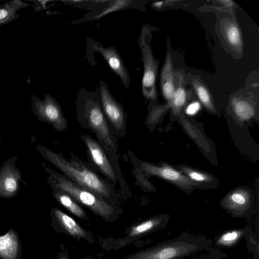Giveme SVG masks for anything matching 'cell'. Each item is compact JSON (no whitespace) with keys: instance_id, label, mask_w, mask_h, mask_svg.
Masks as SVG:
<instances>
[{"instance_id":"34","label":"cell","mask_w":259,"mask_h":259,"mask_svg":"<svg viewBox=\"0 0 259 259\" xmlns=\"http://www.w3.org/2000/svg\"><path fill=\"white\" fill-rule=\"evenodd\" d=\"M0 1H1V0H0Z\"/></svg>"},{"instance_id":"32","label":"cell","mask_w":259,"mask_h":259,"mask_svg":"<svg viewBox=\"0 0 259 259\" xmlns=\"http://www.w3.org/2000/svg\"><path fill=\"white\" fill-rule=\"evenodd\" d=\"M162 2H154L152 4V6L155 8H159L162 4Z\"/></svg>"},{"instance_id":"3","label":"cell","mask_w":259,"mask_h":259,"mask_svg":"<svg viewBox=\"0 0 259 259\" xmlns=\"http://www.w3.org/2000/svg\"><path fill=\"white\" fill-rule=\"evenodd\" d=\"M212 240L183 232L177 237L136 251L121 259H182L210 247Z\"/></svg>"},{"instance_id":"8","label":"cell","mask_w":259,"mask_h":259,"mask_svg":"<svg viewBox=\"0 0 259 259\" xmlns=\"http://www.w3.org/2000/svg\"><path fill=\"white\" fill-rule=\"evenodd\" d=\"M169 219L168 214H162L136 223L126 230L124 237L109 242L107 247L117 250L143 236L165 228Z\"/></svg>"},{"instance_id":"11","label":"cell","mask_w":259,"mask_h":259,"mask_svg":"<svg viewBox=\"0 0 259 259\" xmlns=\"http://www.w3.org/2000/svg\"><path fill=\"white\" fill-rule=\"evenodd\" d=\"M52 226L57 232L79 240L93 243L95 239L92 234L84 229L74 219L57 207L51 210Z\"/></svg>"},{"instance_id":"1","label":"cell","mask_w":259,"mask_h":259,"mask_svg":"<svg viewBox=\"0 0 259 259\" xmlns=\"http://www.w3.org/2000/svg\"><path fill=\"white\" fill-rule=\"evenodd\" d=\"M76 119L83 128L93 133L106 151L119 178V184L125 198L131 196L129 187L123 178L119 163L117 137L102 110L98 92H93L81 87L75 100Z\"/></svg>"},{"instance_id":"24","label":"cell","mask_w":259,"mask_h":259,"mask_svg":"<svg viewBox=\"0 0 259 259\" xmlns=\"http://www.w3.org/2000/svg\"><path fill=\"white\" fill-rule=\"evenodd\" d=\"M193 87L200 100L203 105L209 110H214L213 105L210 94L206 88L200 82L195 81Z\"/></svg>"},{"instance_id":"22","label":"cell","mask_w":259,"mask_h":259,"mask_svg":"<svg viewBox=\"0 0 259 259\" xmlns=\"http://www.w3.org/2000/svg\"><path fill=\"white\" fill-rule=\"evenodd\" d=\"M187 100L186 92L182 85H180L175 90L173 97L170 103V106L173 113L178 115L182 108L184 106Z\"/></svg>"},{"instance_id":"17","label":"cell","mask_w":259,"mask_h":259,"mask_svg":"<svg viewBox=\"0 0 259 259\" xmlns=\"http://www.w3.org/2000/svg\"><path fill=\"white\" fill-rule=\"evenodd\" d=\"M31 5L20 0H11L0 5V26L18 19L20 15L17 12Z\"/></svg>"},{"instance_id":"4","label":"cell","mask_w":259,"mask_h":259,"mask_svg":"<svg viewBox=\"0 0 259 259\" xmlns=\"http://www.w3.org/2000/svg\"><path fill=\"white\" fill-rule=\"evenodd\" d=\"M50 184L71 195L82 206L89 209L106 222L113 223L122 213L118 206L112 205L94 192L72 182L64 175L51 172Z\"/></svg>"},{"instance_id":"18","label":"cell","mask_w":259,"mask_h":259,"mask_svg":"<svg viewBox=\"0 0 259 259\" xmlns=\"http://www.w3.org/2000/svg\"><path fill=\"white\" fill-rule=\"evenodd\" d=\"M244 228L226 230L214 238V245L221 248H233L244 238Z\"/></svg>"},{"instance_id":"7","label":"cell","mask_w":259,"mask_h":259,"mask_svg":"<svg viewBox=\"0 0 259 259\" xmlns=\"http://www.w3.org/2000/svg\"><path fill=\"white\" fill-rule=\"evenodd\" d=\"M81 139L86 146L88 165L113 185H116L119 182L118 175L103 148L97 140L89 135H82Z\"/></svg>"},{"instance_id":"14","label":"cell","mask_w":259,"mask_h":259,"mask_svg":"<svg viewBox=\"0 0 259 259\" xmlns=\"http://www.w3.org/2000/svg\"><path fill=\"white\" fill-rule=\"evenodd\" d=\"M53 188L54 197L66 209L80 219H89L82 206L71 195L62 190Z\"/></svg>"},{"instance_id":"25","label":"cell","mask_w":259,"mask_h":259,"mask_svg":"<svg viewBox=\"0 0 259 259\" xmlns=\"http://www.w3.org/2000/svg\"><path fill=\"white\" fill-rule=\"evenodd\" d=\"M183 169L187 177L194 182L204 183L210 181V177L205 174L188 168Z\"/></svg>"},{"instance_id":"6","label":"cell","mask_w":259,"mask_h":259,"mask_svg":"<svg viewBox=\"0 0 259 259\" xmlns=\"http://www.w3.org/2000/svg\"><path fill=\"white\" fill-rule=\"evenodd\" d=\"M98 93L102 110L112 131L116 137H124L126 135L127 114L122 105L112 96L102 79L99 81Z\"/></svg>"},{"instance_id":"9","label":"cell","mask_w":259,"mask_h":259,"mask_svg":"<svg viewBox=\"0 0 259 259\" xmlns=\"http://www.w3.org/2000/svg\"><path fill=\"white\" fill-rule=\"evenodd\" d=\"M31 103L34 112L43 120L51 124L59 132L65 131L68 126V121L64 116L61 106L57 100L46 93L41 100L33 95Z\"/></svg>"},{"instance_id":"31","label":"cell","mask_w":259,"mask_h":259,"mask_svg":"<svg viewBox=\"0 0 259 259\" xmlns=\"http://www.w3.org/2000/svg\"><path fill=\"white\" fill-rule=\"evenodd\" d=\"M219 2L226 7H231L233 5V3L231 1H221Z\"/></svg>"},{"instance_id":"16","label":"cell","mask_w":259,"mask_h":259,"mask_svg":"<svg viewBox=\"0 0 259 259\" xmlns=\"http://www.w3.org/2000/svg\"><path fill=\"white\" fill-rule=\"evenodd\" d=\"M160 84L164 98L170 102L175 92L174 73L170 55H168L161 73Z\"/></svg>"},{"instance_id":"21","label":"cell","mask_w":259,"mask_h":259,"mask_svg":"<svg viewBox=\"0 0 259 259\" xmlns=\"http://www.w3.org/2000/svg\"><path fill=\"white\" fill-rule=\"evenodd\" d=\"M224 33L227 42L236 49L242 47V39L240 30L237 25L228 21L224 25Z\"/></svg>"},{"instance_id":"13","label":"cell","mask_w":259,"mask_h":259,"mask_svg":"<svg viewBox=\"0 0 259 259\" xmlns=\"http://www.w3.org/2000/svg\"><path fill=\"white\" fill-rule=\"evenodd\" d=\"M221 207L233 217L239 218L249 217L253 210L251 196L243 190L235 191L227 195L222 201Z\"/></svg>"},{"instance_id":"27","label":"cell","mask_w":259,"mask_h":259,"mask_svg":"<svg viewBox=\"0 0 259 259\" xmlns=\"http://www.w3.org/2000/svg\"><path fill=\"white\" fill-rule=\"evenodd\" d=\"M209 253L207 255L191 258H184L182 259H223L227 256L224 252L215 248H209Z\"/></svg>"},{"instance_id":"10","label":"cell","mask_w":259,"mask_h":259,"mask_svg":"<svg viewBox=\"0 0 259 259\" xmlns=\"http://www.w3.org/2000/svg\"><path fill=\"white\" fill-rule=\"evenodd\" d=\"M127 153L132 165L139 167L146 176L153 175L160 177L184 188H190L195 184L187 176L170 166H157L138 159L130 150Z\"/></svg>"},{"instance_id":"28","label":"cell","mask_w":259,"mask_h":259,"mask_svg":"<svg viewBox=\"0 0 259 259\" xmlns=\"http://www.w3.org/2000/svg\"><path fill=\"white\" fill-rule=\"evenodd\" d=\"M4 186L7 191L13 192L17 188V182L14 178L9 177L5 179Z\"/></svg>"},{"instance_id":"5","label":"cell","mask_w":259,"mask_h":259,"mask_svg":"<svg viewBox=\"0 0 259 259\" xmlns=\"http://www.w3.org/2000/svg\"><path fill=\"white\" fill-rule=\"evenodd\" d=\"M151 31L147 26H143L138 39L142 60L144 73L142 80V92L144 98L151 101L157 99L156 79L158 63L153 57L150 47Z\"/></svg>"},{"instance_id":"15","label":"cell","mask_w":259,"mask_h":259,"mask_svg":"<svg viewBox=\"0 0 259 259\" xmlns=\"http://www.w3.org/2000/svg\"><path fill=\"white\" fill-rule=\"evenodd\" d=\"M20 252L18 236L13 230L0 236V257L3 259H17Z\"/></svg>"},{"instance_id":"30","label":"cell","mask_w":259,"mask_h":259,"mask_svg":"<svg viewBox=\"0 0 259 259\" xmlns=\"http://www.w3.org/2000/svg\"><path fill=\"white\" fill-rule=\"evenodd\" d=\"M56 259H70L68 251L64 250L60 252L58 254Z\"/></svg>"},{"instance_id":"2","label":"cell","mask_w":259,"mask_h":259,"mask_svg":"<svg viewBox=\"0 0 259 259\" xmlns=\"http://www.w3.org/2000/svg\"><path fill=\"white\" fill-rule=\"evenodd\" d=\"M44 154L72 182L94 192L108 203L118 206L119 196L114 185L78 156L69 152V158L67 160L61 153L57 154L48 149L44 150Z\"/></svg>"},{"instance_id":"26","label":"cell","mask_w":259,"mask_h":259,"mask_svg":"<svg viewBox=\"0 0 259 259\" xmlns=\"http://www.w3.org/2000/svg\"><path fill=\"white\" fill-rule=\"evenodd\" d=\"M163 109V107H155L153 106L147 118L146 124L150 125L155 123L160 117Z\"/></svg>"},{"instance_id":"20","label":"cell","mask_w":259,"mask_h":259,"mask_svg":"<svg viewBox=\"0 0 259 259\" xmlns=\"http://www.w3.org/2000/svg\"><path fill=\"white\" fill-rule=\"evenodd\" d=\"M232 106L235 115L242 120H247L254 115V109L248 101L234 99L232 101Z\"/></svg>"},{"instance_id":"19","label":"cell","mask_w":259,"mask_h":259,"mask_svg":"<svg viewBox=\"0 0 259 259\" xmlns=\"http://www.w3.org/2000/svg\"><path fill=\"white\" fill-rule=\"evenodd\" d=\"M136 1L133 0H117L111 1L108 4L106 8L103 9L98 13H97L94 16H92L91 20H98L102 17L118 11H121L127 9H132L136 8L135 3Z\"/></svg>"},{"instance_id":"23","label":"cell","mask_w":259,"mask_h":259,"mask_svg":"<svg viewBox=\"0 0 259 259\" xmlns=\"http://www.w3.org/2000/svg\"><path fill=\"white\" fill-rule=\"evenodd\" d=\"M244 238L246 241L248 252H251L254 259H259L258 238L253 232L251 228L245 227Z\"/></svg>"},{"instance_id":"12","label":"cell","mask_w":259,"mask_h":259,"mask_svg":"<svg viewBox=\"0 0 259 259\" xmlns=\"http://www.w3.org/2000/svg\"><path fill=\"white\" fill-rule=\"evenodd\" d=\"M88 52H98L101 54L111 69L120 78L123 84L129 89L130 76L127 68L117 50L113 47L105 48L92 38H88Z\"/></svg>"},{"instance_id":"29","label":"cell","mask_w":259,"mask_h":259,"mask_svg":"<svg viewBox=\"0 0 259 259\" xmlns=\"http://www.w3.org/2000/svg\"><path fill=\"white\" fill-rule=\"evenodd\" d=\"M200 108V103L198 102H193L187 106L185 112L189 115H193L199 110Z\"/></svg>"},{"instance_id":"33","label":"cell","mask_w":259,"mask_h":259,"mask_svg":"<svg viewBox=\"0 0 259 259\" xmlns=\"http://www.w3.org/2000/svg\"><path fill=\"white\" fill-rule=\"evenodd\" d=\"M80 259H93V258L91 257L90 256H87L81 258Z\"/></svg>"}]
</instances>
